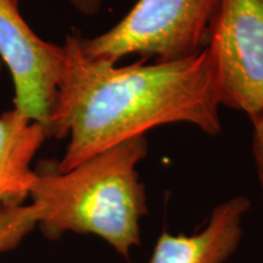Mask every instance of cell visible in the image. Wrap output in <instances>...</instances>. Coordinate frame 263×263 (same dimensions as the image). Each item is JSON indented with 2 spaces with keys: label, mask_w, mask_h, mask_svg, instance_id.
Masks as SVG:
<instances>
[{
  "label": "cell",
  "mask_w": 263,
  "mask_h": 263,
  "mask_svg": "<svg viewBox=\"0 0 263 263\" xmlns=\"http://www.w3.org/2000/svg\"><path fill=\"white\" fill-rule=\"evenodd\" d=\"M80 32L66 35V62L49 138L70 137L60 172L70 171L155 127L188 123L207 136L222 130L218 83L209 48L174 61L128 66L88 57Z\"/></svg>",
  "instance_id": "obj_1"
},
{
  "label": "cell",
  "mask_w": 263,
  "mask_h": 263,
  "mask_svg": "<svg viewBox=\"0 0 263 263\" xmlns=\"http://www.w3.org/2000/svg\"><path fill=\"white\" fill-rule=\"evenodd\" d=\"M147 153L149 141L143 136L66 172L55 161L38 163L29 199L38 209L43 235L49 240L66 233L95 235L129 257L141 244V219L147 213L145 185L137 170Z\"/></svg>",
  "instance_id": "obj_2"
},
{
  "label": "cell",
  "mask_w": 263,
  "mask_h": 263,
  "mask_svg": "<svg viewBox=\"0 0 263 263\" xmlns=\"http://www.w3.org/2000/svg\"><path fill=\"white\" fill-rule=\"evenodd\" d=\"M219 0H138L112 28L82 37L88 57L117 64L128 55L174 61L202 51Z\"/></svg>",
  "instance_id": "obj_3"
},
{
  "label": "cell",
  "mask_w": 263,
  "mask_h": 263,
  "mask_svg": "<svg viewBox=\"0 0 263 263\" xmlns=\"http://www.w3.org/2000/svg\"><path fill=\"white\" fill-rule=\"evenodd\" d=\"M222 106L263 114V0H219L207 47Z\"/></svg>",
  "instance_id": "obj_4"
},
{
  "label": "cell",
  "mask_w": 263,
  "mask_h": 263,
  "mask_svg": "<svg viewBox=\"0 0 263 263\" xmlns=\"http://www.w3.org/2000/svg\"><path fill=\"white\" fill-rule=\"evenodd\" d=\"M20 2L0 0V60L12 76L15 108L48 133L65 70V49L33 32L20 12Z\"/></svg>",
  "instance_id": "obj_5"
},
{
  "label": "cell",
  "mask_w": 263,
  "mask_h": 263,
  "mask_svg": "<svg viewBox=\"0 0 263 263\" xmlns=\"http://www.w3.org/2000/svg\"><path fill=\"white\" fill-rule=\"evenodd\" d=\"M250 207L248 197H230L212 210L207 224L195 234L162 233L147 263H227L241 242Z\"/></svg>",
  "instance_id": "obj_6"
},
{
  "label": "cell",
  "mask_w": 263,
  "mask_h": 263,
  "mask_svg": "<svg viewBox=\"0 0 263 263\" xmlns=\"http://www.w3.org/2000/svg\"><path fill=\"white\" fill-rule=\"evenodd\" d=\"M48 138L41 123L17 108L0 115V211L25 205L37 177L32 161Z\"/></svg>",
  "instance_id": "obj_7"
},
{
  "label": "cell",
  "mask_w": 263,
  "mask_h": 263,
  "mask_svg": "<svg viewBox=\"0 0 263 263\" xmlns=\"http://www.w3.org/2000/svg\"><path fill=\"white\" fill-rule=\"evenodd\" d=\"M38 223V209L31 202L0 211V255L15 250Z\"/></svg>",
  "instance_id": "obj_8"
},
{
  "label": "cell",
  "mask_w": 263,
  "mask_h": 263,
  "mask_svg": "<svg viewBox=\"0 0 263 263\" xmlns=\"http://www.w3.org/2000/svg\"><path fill=\"white\" fill-rule=\"evenodd\" d=\"M252 157L263 195V114L252 118Z\"/></svg>",
  "instance_id": "obj_9"
},
{
  "label": "cell",
  "mask_w": 263,
  "mask_h": 263,
  "mask_svg": "<svg viewBox=\"0 0 263 263\" xmlns=\"http://www.w3.org/2000/svg\"><path fill=\"white\" fill-rule=\"evenodd\" d=\"M66 2L85 16L97 15L103 5V0H66Z\"/></svg>",
  "instance_id": "obj_10"
}]
</instances>
